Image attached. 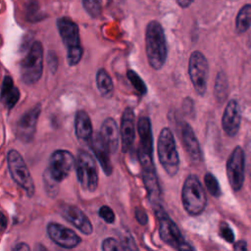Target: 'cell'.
Here are the masks:
<instances>
[{
    "label": "cell",
    "instance_id": "6da1fadb",
    "mask_svg": "<svg viewBox=\"0 0 251 251\" xmlns=\"http://www.w3.org/2000/svg\"><path fill=\"white\" fill-rule=\"evenodd\" d=\"M145 50L150 67L161 70L167 61L168 46L164 28L157 21L149 22L146 26Z\"/></svg>",
    "mask_w": 251,
    "mask_h": 251
},
{
    "label": "cell",
    "instance_id": "7a4b0ae2",
    "mask_svg": "<svg viewBox=\"0 0 251 251\" xmlns=\"http://www.w3.org/2000/svg\"><path fill=\"white\" fill-rule=\"evenodd\" d=\"M62 42L67 50V61L69 66L77 65L82 57L79 29L77 25L69 17H61L56 22Z\"/></svg>",
    "mask_w": 251,
    "mask_h": 251
},
{
    "label": "cell",
    "instance_id": "3957f363",
    "mask_svg": "<svg viewBox=\"0 0 251 251\" xmlns=\"http://www.w3.org/2000/svg\"><path fill=\"white\" fill-rule=\"evenodd\" d=\"M153 209L158 219L161 240L176 250H193L194 247L184 239L178 226L165 211L163 205L157 204L153 206Z\"/></svg>",
    "mask_w": 251,
    "mask_h": 251
},
{
    "label": "cell",
    "instance_id": "277c9868",
    "mask_svg": "<svg viewBox=\"0 0 251 251\" xmlns=\"http://www.w3.org/2000/svg\"><path fill=\"white\" fill-rule=\"evenodd\" d=\"M181 202L190 216H198L207 206V196L201 181L195 175L186 176L181 189Z\"/></svg>",
    "mask_w": 251,
    "mask_h": 251
},
{
    "label": "cell",
    "instance_id": "5b68a950",
    "mask_svg": "<svg viewBox=\"0 0 251 251\" xmlns=\"http://www.w3.org/2000/svg\"><path fill=\"white\" fill-rule=\"evenodd\" d=\"M158 159L169 176H175L179 170V156L172 130L164 127L159 133Z\"/></svg>",
    "mask_w": 251,
    "mask_h": 251
},
{
    "label": "cell",
    "instance_id": "8992f818",
    "mask_svg": "<svg viewBox=\"0 0 251 251\" xmlns=\"http://www.w3.org/2000/svg\"><path fill=\"white\" fill-rule=\"evenodd\" d=\"M43 73V46L40 41H33L28 52L20 63L21 79L26 85L36 83Z\"/></svg>",
    "mask_w": 251,
    "mask_h": 251
},
{
    "label": "cell",
    "instance_id": "52a82bcc",
    "mask_svg": "<svg viewBox=\"0 0 251 251\" xmlns=\"http://www.w3.org/2000/svg\"><path fill=\"white\" fill-rule=\"evenodd\" d=\"M8 171L13 180L25 192L28 197H32L35 192V185L29 170L23 156L15 149L7 153Z\"/></svg>",
    "mask_w": 251,
    "mask_h": 251
},
{
    "label": "cell",
    "instance_id": "ba28073f",
    "mask_svg": "<svg viewBox=\"0 0 251 251\" xmlns=\"http://www.w3.org/2000/svg\"><path fill=\"white\" fill-rule=\"evenodd\" d=\"M77 180L82 189L93 192L98 186V170L93 157L84 150L77 152L75 161Z\"/></svg>",
    "mask_w": 251,
    "mask_h": 251
},
{
    "label": "cell",
    "instance_id": "9c48e42d",
    "mask_svg": "<svg viewBox=\"0 0 251 251\" xmlns=\"http://www.w3.org/2000/svg\"><path fill=\"white\" fill-rule=\"evenodd\" d=\"M188 75L197 94L204 96L207 91L209 65L202 52L196 50L191 53L188 60Z\"/></svg>",
    "mask_w": 251,
    "mask_h": 251
},
{
    "label": "cell",
    "instance_id": "30bf717a",
    "mask_svg": "<svg viewBox=\"0 0 251 251\" xmlns=\"http://www.w3.org/2000/svg\"><path fill=\"white\" fill-rule=\"evenodd\" d=\"M245 176V155L240 146H236L226 161V176L230 187L239 191L244 182Z\"/></svg>",
    "mask_w": 251,
    "mask_h": 251
},
{
    "label": "cell",
    "instance_id": "8fae6325",
    "mask_svg": "<svg viewBox=\"0 0 251 251\" xmlns=\"http://www.w3.org/2000/svg\"><path fill=\"white\" fill-rule=\"evenodd\" d=\"M75 161L76 160L70 151L58 149L50 156L47 170L57 181L61 182L68 177L75 165Z\"/></svg>",
    "mask_w": 251,
    "mask_h": 251
},
{
    "label": "cell",
    "instance_id": "7c38bea8",
    "mask_svg": "<svg viewBox=\"0 0 251 251\" xmlns=\"http://www.w3.org/2000/svg\"><path fill=\"white\" fill-rule=\"evenodd\" d=\"M40 113L41 105L36 104L27 110L16 123L15 135L21 142L28 143L33 139Z\"/></svg>",
    "mask_w": 251,
    "mask_h": 251
},
{
    "label": "cell",
    "instance_id": "4fadbf2b",
    "mask_svg": "<svg viewBox=\"0 0 251 251\" xmlns=\"http://www.w3.org/2000/svg\"><path fill=\"white\" fill-rule=\"evenodd\" d=\"M46 231L54 243L65 249H73L81 241L75 231L58 223L50 222L46 226Z\"/></svg>",
    "mask_w": 251,
    "mask_h": 251
},
{
    "label": "cell",
    "instance_id": "5bb4252c",
    "mask_svg": "<svg viewBox=\"0 0 251 251\" xmlns=\"http://www.w3.org/2000/svg\"><path fill=\"white\" fill-rule=\"evenodd\" d=\"M61 215L66 221L71 223L81 233L90 235L93 231V226L88 217L76 206L64 205L61 208Z\"/></svg>",
    "mask_w": 251,
    "mask_h": 251
},
{
    "label": "cell",
    "instance_id": "9a60e30c",
    "mask_svg": "<svg viewBox=\"0 0 251 251\" xmlns=\"http://www.w3.org/2000/svg\"><path fill=\"white\" fill-rule=\"evenodd\" d=\"M120 134L122 141V151L124 153L129 151L135 138L134 112L130 107H126L122 115Z\"/></svg>",
    "mask_w": 251,
    "mask_h": 251
},
{
    "label": "cell",
    "instance_id": "2e32d148",
    "mask_svg": "<svg viewBox=\"0 0 251 251\" xmlns=\"http://www.w3.org/2000/svg\"><path fill=\"white\" fill-rule=\"evenodd\" d=\"M241 124L240 107L236 100H230L224 111L222 118V126L228 136H234L239 130Z\"/></svg>",
    "mask_w": 251,
    "mask_h": 251
},
{
    "label": "cell",
    "instance_id": "e0dca14e",
    "mask_svg": "<svg viewBox=\"0 0 251 251\" xmlns=\"http://www.w3.org/2000/svg\"><path fill=\"white\" fill-rule=\"evenodd\" d=\"M180 132L182 145L189 159L194 164H199L202 161V151L193 128L189 124L183 123L180 128Z\"/></svg>",
    "mask_w": 251,
    "mask_h": 251
},
{
    "label": "cell",
    "instance_id": "ac0fdd59",
    "mask_svg": "<svg viewBox=\"0 0 251 251\" xmlns=\"http://www.w3.org/2000/svg\"><path fill=\"white\" fill-rule=\"evenodd\" d=\"M91 150L93 151L94 155L96 156V159L101 165V168L106 176L112 175L113 172V166L110 159V150L104 143L100 133L94 134V136L91 138V140L88 142Z\"/></svg>",
    "mask_w": 251,
    "mask_h": 251
},
{
    "label": "cell",
    "instance_id": "d6986e66",
    "mask_svg": "<svg viewBox=\"0 0 251 251\" xmlns=\"http://www.w3.org/2000/svg\"><path fill=\"white\" fill-rule=\"evenodd\" d=\"M100 135L111 153H116L119 146L120 130L115 119L106 118L100 127Z\"/></svg>",
    "mask_w": 251,
    "mask_h": 251
},
{
    "label": "cell",
    "instance_id": "ffe728a7",
    "mask_svg": "<svg viewBox=\"0 0 251 251\" xmlns=\"http://www.w3.org/2000/svg\"><path fill=\"white\" fill-rule=\"evenodd\" d=\"M75 131L77 139L84 142H89L93 137V128H92L91 120L88 114L83 110H79L75 114Z\"/></svg>",
    "mask_w": 251,
    "mask_h": 251
},
{
    "label": "cell",
    "instance_id": "44dd1931",
    "mask_svg": "<svg viewBox=\"0 0 251 251\" xmlns=\"http://www.w3.org/2000/svg\"><path fill=\"white\" fill-rule=\"evenodd\" d=\"M21 97L20 90L15 86L12 76L5 75L1 87V100L7 110H11L18 103Z\"/></svg>",
    "mask_w": 251,
    "mask_h": 251
},
{
    "label": "cell",
    "instance_id": "7402d4cb",
    "mask_svg": "<svg viewBox=\"0 0 251 251\" xmlns=\"http://www.w3.org/2000/svg\"><path fill=\"white\" fill-rule=\"evenodd\" d=\"M96 85L101 94L105 98H110L114 92L113 80L105 69H99L96 73Z\"/></svg>",
    "mask_w": 251,
    "mask_h": 251
},
{
    "label": "cell",
    "instance_id": "603a6c76",
    "mask_svg": "<svg viewBox=\"0 0 251 251\" xmlns=\"http://www.w3.org/2000/svg\"><path fill=\"white\" fill-rule=\"evenodd\" d=\"M251 26V4L243 5L235 18V31L238 34L244 33Z\"/></svg>",
    "mask_w": 251,
    "mask_h": 251
},
{
    "label": "cell",
    "instance_id": "cb8c5ba5",
    "mask_svg": "<svg viewBox=\"0 0 251 251\" xmlns=\"http://www.w3.org/2000/svg\"><path fill=\"white\" fill-rule=\"evenodd\" d=\"M227 90H228V83H227L226 75L224 72H219L216 76L215 87H214L215 98L219 103H222L226 99Z\"/></svg>",
    "mask_w": 251,
    "mask_h": 251
},
{
    "label": "cell",
    "instance_id": "d4e9b609",
    "mask_svg": "<svg viewBox=\"0 0 251 251\" xmlns=\"http://www.w3.org/2000/svg\"><path fill=\"white\" fill-rule=\"evenodd\" d=\"M43 183L46 193L50 197H55L59 192V181H57L46 169L43 174Z\"/></svg>",
    "mask_w": 251,
    "mask_h": 251
},
{
    "label": "cell",
    "instance_id": "484cf974",
    "mask_svg": "<svg viewBox=\"0 0 251 251\" xmlns=\"http://www.w3.org/2000/svg\"><path fill=\"white\" fill-rule=\"evenodd\" d=\"M204 183L208 192L214 197H220L222 194L221 186L216 176L211 173H206L204 176Z\"/></svg>",
    "mask_w": 251,
    "mask_h": 251
},
{
    "label": "cell",
    "instance_id": "4316f807",
    "mask_svg": "<svg viewBox=\"0 0 251 251\" xmlns=\"http://www.w3.org/2000/svg\"><path fill=\"white\" fill-rule=\"evenodd\" d=\"M82 6L86 13L93 19H97L102 13V1L101 0H81Z\"/></svg>",
    "mask_w": 251,
    "mask_h": 251
},
{
    "label": "cell",
    "instance_id": "83f0119b",
    "mask_svg": "<svg viewBox=\"0 0 251 251\" xmlns=\"http://www.w3.org/2000/svg\"><path fill=\"white\" fill-rule=\"evenodd\" d=\"M126 76H127L129 82L134 87V89L139 94H146L147 93V86H146L145 82L143 81V79L140 77V75L136 72H134L132 70H128L127 73H126Z\"/></svg>",
    "mask_w": 251,
    "mask_h": 251
},
{
    "label": "cell",
    "instance_id": "f1b7e54d",
    "mask_svg": "<svg viewBox=\"0 0 251 251\" xmlns=\"http://www.w3.org/2000/svg\"><path fill=\"white\" fill-rule=\"evenodd\" d=\"M102 250L104 251H119L123 250L121 241H118L114 237H107L102 242Z\"/></svg>",
    "mask_w": 251,
    "mask_h": 251
},
{
    "label": "cell",
    "instance_id": "f546056e",
    "mask_svg": "<svg viewBox=\"0 0 251 251\" xmlns=\"http://www.w3.org/2000/svg\"><path fill=\"white\" fill-rule=\"evenodd\" d=\"M98 214H99V217L103 219L107 224H113L116 221V215L114 211L112 210V208H110L107 205L100 207Z\"/></svg>",
    "mask_w": 251,
    "mask_h": 251
},
{
    "label": "cell",
    "instance_id": "4dcf8cb0",
    "mask_svg": "<svg viewBox=\"0 0 251 251\" xmlns=\"http://www.w3.org/2000/svg\"><path fill=\"white\" fill-rule=\"evenodd\" d=\"M220 235L227 242L232 243L234 241V235H233V231L232 229L229 227V226L223 222L220 225Z\"/></svg>",
    "mask_w": 251,
    "mask_h": 251
},
{
    "label": "cell",
    "instance_id": "1f68e13d",
    "mask_svg": "<svg viewBox=\"0 0 251 251\" xmlns=\"http://www.w3.org/2000/svg\"><path fill=\"white\" fill-rule=\"evenodd\" d=\"M121 244H122V247H123V250H137V246L135 245L134 243V240L133 238L129 235V234H126V235H124L121 239Z\"/></svg>",
    "mask_w": 251,
    "mask_h": 251
},
{
    "label": "cell",
    "instance_id": "d6a6232c",
    "mask_svg": "<svg viewBox=\"0 0 251 251\" xmlns=\"http://www.w3.org/2000/svg\"><path fill=\"white\" fill-rule=\"evenodd\" d=\"M134 217L137 223L141 226H145L148 223V216L147 213L140 207H136L134 211Z\"/></svg>",
    "mask_w": 251,
    "mask_h": 251
},
{
    "label": "cell",
    "instance_id": "836d02e7",
    "mask_svg": "<svg viewBox=\"0 0 251 251\" xmlns=\"http://www.w3.org/2000/svg\"><path fill=\"white\" fill-rule=\"evenodd\" d=\"M47 65H48V69L50 70V72L54 73L57 70L58 67V58L56 53L49 51L48 55H47Z\"/></svg>",
    "mask_w": 251,
    "mask_h": 251
},
{
    "label": "cell",
    "instance_id": "e575fe53",
    "mask_svg": "<svg viewBox=\"0 0 251 251\" xmlns=\"http://www.w3.org/2000/svg\"><path fill=\"white\" fill-rule=\"evenodd\" d=\"M182 110H183L185 115H188V116H193L194 115V103H193V100L191 98L186 97L183 100Z\"/></svg>",
    "mask_w": 251,
    "mask_h": 251
},
{
    "label": "cell",
    "instance_id": "d590c367",
    "mask_svg": "<svg viewBox=\"0 0 251 251\" xmlns=\"http://www.w3.org/2000/svg\"><path fill=\"white\" fill-rule=\"evenodd\" d=\"M29 249H30V247L25 242H20L13 248V250H15V251H28Z\"/></svg>",
    "mask_w": 251,
    "mask_h": 251
},
{
    "label": "cell",
    "instance_id": "8d00e7d4",
    "mask_svg": "<svg viewBox=\"0 0 251 251\" xmlns=\"http://www.w3.org/2000/svg\"><path fill=\"white\" fill-rule=\"evenodd\" d=\"M177 5L182 8V9H186L188 7H190V5L193 3L194 0H176Z\"/></svg>",
    "mask_w": 251,
    "mask_h": 251
},
{
    "label": "cell",
    "instance_id": "74e56055",
    "mask_svg": "<svg viewBox=\"0 0 251 251\" xmlns=\"http://www.w3.org/2000/svg\"><path fill=\"white\" fill-rule=\"evenodd\" d=\"M234 250H246L247 249V243L243 240H240L233 245Z\"/></svg>",
    "mask_w": 251,
    "mask_h": 251
},
{
    "label": "cell",
    "instance_id": "f35d334b",
    "mask_svg": "<svg viewBox=\"0 0 251 251\" xmlns=\"http://www.w3.org/2000/svg\"><path fill=\"white\" fill-rule=\"evenodd\" d=\"M1 226H2V228H5L6 226H7V220L5 218V215L2 213V216H1Z\"/></svg>",
    "mask_w": 251,
    "mask_h": 251
},
{
    "label": "cell",
    "instance_id": "ab89813d",
    "mask_svg": "<svg viewBox=\"0 0 251 251\" xmlns=\"http://www.w3.org/2000/svg\"><path fill=\"white\" fill-rule=\"evenodd\" d=\"M38 249H42V250H46V248L44 247V246H42V245H37L36 247H35V250H38Z\"/></svg>",
    "mask_w": 251,
    "mask_h": 251
}]
</instances>
